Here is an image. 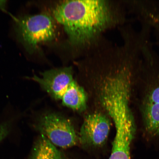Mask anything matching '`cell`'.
I'll list each match as a JSON object with an SVG mask.
<instances>
[{
	"mask_svg": "<svg viewBox=\"0 0 159 159\" xmlns=\"http://www.w3.org/2000/svg\"><path fill=\"white\" fill-rule=\"evenodd\" d=\"M36 128L55 146L63 148H71L79 141L70 121L53 113L42 116Z\"/></svg>",
	"mask_w": 159,
	"mask_h": 159,
	"instance_id": "cell-4",
	"label": "cell"
},
{
	"mask_svg": "<svg viewBox=\"0 0 159 159\" xmlns=\"http://www.w3.org/2000/svg\"><path fill=\"white\" fill-rule=\"evenodd\" d=\"M157 7H156V8H157ZM156 8H155V9H156ZM154 9H153V10H154ZM150 11H149V12H150ZM149 12H148V13H149ZM148 13H147V14H148ZM147 14H146V16H145V17H146V15H147ZM145 19H144V20H145ZM144 22H145V21H144Z\"/></svg>",
	"mask_w": 159,
	"mask_h": 159,
	"instance_id": "cell-12",
	"label": "cell"
},
{
	"mask_svg": "<svg viewBox=\"0 0 159 159\" xmlns=\"http://www.w3.org/2000/svg\"><path fill=\"white\" fill-rule=\"evenodd\" d=\"M62 104L74 110H83L86 106L87 97L84 89L75 81L63 95Z\"/></svg>",
	"mask_w": 159,
	"mask_h": 159,
	"instance_id": "cell-7",
	"label": "cell"
},
{
	"mask_svg": "<svg viewBox=\"0 0 159 159\" xmlns=\"http://www.w3.org/2000/svg\"><path fill=\"white\" fill-rule=\"evenodd\" d=\"M30 159H64L55 145L41 134L33 147Z\"/></svg>",
	"mask_w": 159,
	"mask_h": 159,
	"instance_id": "cell-8",
	"label": "cell"
},
{
	"mask_svg": "<svg viewBox=\"0 0 159 159\" xmlns=\"http://www.w3.org/2000/svg\"><path fill=\"white\" fill-rule=\"evenodd\" d=\"M7 1H0V9H4L5 8Z\"/></svg>",
	"mask_w": 159,
	"mask_h": 159,
	"instance_id": "cell-11",
	"label": "cell"
},
{
	"mask_svg": "<svg viewBox=\"0 0 159 159\" xmlns=\"http://www.w3.org/2000/svg\"><path fill=\"white\" fill-rule=\"evenodd\" d=\"M9 128V125L7 123L0 125V142L8 134Z\"/></svg>",
	"mask_w": 159,
	"mask_h": 159,
	"instance_id": "cell-9",
	"label": "cell"
},
{
	"mask_svg": "<svg viewBox=\"0 0 159 159\" xmlns=\"http://www.w3.org/2000/svg\"><path fill=\"white\" fill-rule=\"evenodd\" d=\"M105 1H65L53 10V18L64 28L74 44L88 43L119 21L124 15Z\"/></svg>",
	"mask_w": 159,
	"mask_h": 159,
	"instance_id": "cell-1",
	"label": "cell"
},
{
	"mask_svg": "<svg viewBox=\"0 0 159 159\" xmlns=\"http://www.w3.org/2000/svg\"><path fill=\"white\" fill-rule=\"evenodd\" d=\"M54 18L46 13L25 15L15 19L17 38L28 52L33 54L40 45L54 39Z\"/></svg>",
	"mask_w": 159,
	"mask_h": 159,
	"instance_id": "cell-3",
	"label": "cell"
},
{
	"mask_svg": "<svg viewBox=\"0 0 159 159\" xmlns=\"http://www.w3.org/2000/svg\"><path fill=\"white\" fill-rule=\"evenodd\" d=\"M154 33L156 36L157 43L159 47V23L157 25L156 28H155Z\"/></svg>",
	"mask_w": 159,
	"mask_h": 159,
	"instance_id": "cell-10",
	"label": "cell"
},
{
	"mask_svg": "<svg viewBox=\"0 0 159 159\" xmlns=\"http://www.w3.org/2000/svg\"><path fill=\"white\" fill-rule=\"evenodd\" d=\"M110 120L106 115L94 113L85 117L79 133L81 144L99 147L104 144L108 136Z\"/></svg>",
	"mask_w": 159,
	"mask_h": 159,
	"instance_id": "cell-5",
	"label": "cell"
},
{
	"mask_svg": "<svg viewBox=\"0 0 159 159\" xmlns=\"http://www.w3.org/2000/svg\"><path fill=\"white\" fill-rule=\"evenodd\" d=\"M140 70L147 83L141 102L145 128L151 136H159V59L156 54L145 55Z\"/></svg>",
	"mask_w": 159,
	"mask_h": 159,
	"instance_id": "cell-2",
	"label": "cell"
},
{
	"mask_svg": "<svg viewBox=\"0 0 159 159\" xmlns=\"http://www.w3.org/2000/svg\"><path fill=\"white\" fill-rule=\"evenodd\" d=\"M41 76L32 78L51 96L61 100L67 89L75 81L70 67L50 70L41 73Z\"/></svg>",
	"mask_w": 159,
	"mask_h": 159,
	"instance_id": "cell-6",
	"label": "cell"
}]
</instances>
